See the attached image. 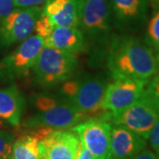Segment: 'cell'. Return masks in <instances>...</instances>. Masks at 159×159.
Listing matches in <instances>:
<instances>
[{"label": "cell", "instance_id": "1", "mask_svg": "<svg viewBox=\"0 0 159 159\" xmlns=\"http://www.w3.org/2000/svg\"><path fill=\"white\" fill-rule=\"evenodd\" d=\"M106 64L113 79L146 80L156 74V55L148 43L127 34H112Z\"/></svg>", "mask_w": 159, "mask_h": 159}, {"label": "cell", "instance_id": "2", "mask_svg": "<svg viewBox=\"0 0 159 159\" xmlns=\"http://www.w3.org/2000/svg\"><path fill=\"white\" fill-rule=\"evenodd\" d=\"M112 13L110 0H80L78 29L86 40L92 62L106 57L112 36Z\"/></svg>", "mask_w": 159, "mask_h": 159}, {"label": "cell", "instance_id": "3", "mask_svg": "<svg viewBox=\"0 0 159 159\" xmlns=\"http://www.w3.org/2000/svg\"><path fill=\"white\" fill-rule=\"evenodd\" d=\"M29 102L33 111L20 122L23 128L71 129L87 119L85 114L58 94L36 93L31 96Z\"/></svg>", "mask_w": 159, "mask_h": 159}, {"label": "cell", "instance_id": "4", "mask_svg": "<svg viewBox=\"0 0 159 159\" xmlns=\"http://www.w3.org/2000/svg\"><path fill=\"white\" fill-rule=\"evenodd\" d=\"M106 86L105 80L96 75L74 74L57 86V94L85 114L87 119L102 118L110 115L102 106Z\"/></svg>", "mask_w": 159, "mask_h": 159}, {"label": "cell", "instance_id": "5", "mask_svg": "<svg viewBox=\"0 0 159 159\" xmlns=\"http://www.w3.org/2000/svg\"><path fill=\"white\" fill-rule=\"evenodd\" d=\"M77 67L78 60L75 55L43 46L32 71L35 83L44 89H50L72 77Z\"/></svg>", "mask_w": 159, "mask_h": 159}, {"label": "cell", "instance_id": "6", "mask_svg": "<svg viewBox=\"0 0 159 159\" xmlns=\"http://www.w3.org/2000/svg\"><path fill=\"white\" fill-rule=\"evenodd\" d=\"M159 119V99L145 89L141 97L129 107L111 119L112 125H122L145 140Z\"/></svg>", "mask_w": 159, "mask_h": 159}, {"label": "cell", "instance_id": "7", "mask_svg": "<svg viewBox=\"0 0 159 159\" xmlns=\"http://www.w3.org/2000/svg\"><path fill=\"white\" fill-rule=\"evenodd\" d=\"M43 46V39L36 34L22 41L14 51L0 60V82L28 75Z\"/></svg>", "mask_w": 159, "mask_h": 159}, {"label": "cell", "instance_id": "8", "mask_svg": "<svg viewBox=\"0 0 159 159\" xmlns=\"http://www.w3.org/2000/svg\"><path fill=\"white\" fill-rule=\"evenodd\" d=\"M42 12V7L16 8L0 20V49L21 43L30 36Z\"/></svg>", "mask_w": 159, "mask_h": 159}, {"label": "cell", "instance_id": "9", "mask_svg": "<svg viewBox=\"0 0 159 159\" xmlns=\"http://www.w3.org/2000/svg\"><path fill=\"white\" fill-rule=\"evenodd\" d=\"M111 125L109 118H90L74 125L71 130L97 159H108Z\"/></svg>", "mask_w": 159, "mask_h": 159}, {"label": "cell", "instance_id": "10", "mask_svg": "<svg viewBox=\"0 0 159 159\" xmlns=\"http://www.w3.org/2000/svg\"><path fill=\"white\" fill-rule=\"evenodd\" d=\"M105 89L102 106L111 118L129 107L142 95L148 81L135 79H113Z\"/></svg>", "mask_w": 159, "mask_h": 159}, {"label": "cell", "instance_id": "11", "mask_svg": "<svg viewBox=\"0 0 159 159\" xmlns=\"http://www.w3.org/2000/svg\"><path fill=\"white\" fill-rule=\"evenodd\" d=\"M80 140L71 129H56L39 142L40 159H75Z\"/></svg>", "mask_w": 159, "mask_h": 159}, {"label": "cell", "instance_id": "12", "mask_svg": "<svg viewBox=\"0 0 159 159\" xmlns=\"http://www.w3.org/2000/svg\"><path fill=\"white\" fill-rule=\"evenodd\" d=\"M146 148L144 138L122 125H111L108 159H130Z\"/></svg>", "mask_w": 159, "mask_h": 159}, {"label": "cell", "instance_id": "13", "mask_svg": "<svg viewBox=\"0 0 159 159\" xmlns=\"http://www.w3.org/2000/svg\"><path fill=\"white\" fill-rule=\"evenodd\" d=\"M80 0H46L42 13L52 25L64 28H78Z\"/></svg>", "mask_w": 159, "mask_h": 159}, {"label": "cell", "instance_id": "14", "mask_svg": "<svg viewBox=\"0 0 159 159\" xmlns=\"http://www.w3.org/2000/svg\"><path fill=\"white\" fill-rule=\"evenodd\" d=\"M44 46L51 47L70 54L86 51V40L78 28H64L53 26L43 39Z\"/></svg>", "mask_w": 159, "mask_h": 159}, {"label": "cell", "instance_id": "15", "mask_svg": "<svg viewBox=\"0 0 159 159\" xmlns=\"http://www.w3.org/2000/svg\"><path fill=\"white\" fill-rule=\"evenodd\" d=\"M111 13L120 28L142 24L146 19L147 0H110Z\"/></svg>", "mask_w": 159, "mask_h": 159}, {"label": "cell", "instance_id": "16", "mask_svg": "<svg viewBox=\"0 0 159 159\" xmlns=\"http://www.w3.org/2000/svg\"><path fill=\"white\" fill-rule=\"evenodd\" d=\"M26 104L25 98L15 84L0 89V119L8 125L20 126Z\"/></svg>", "mask_w": 159, "mask_h": 159}, {"label": "cell", "instance_id": "17", "mask_svg": "<svg viewBox=\"0 0 159 159\" xmlns=\"http://www.w3.org/2000/svg\"><path fill=\"white\" fill-rule=\"evenodd\" d=\"M39 140L29 133L22 132V134L15 138L11 157L12 159H40Z\"/></svg>", "mask_w": 159, "mask_h": 159}, {"label": "cell", "instance_id": "18", "mask_svg": "<svg viewBox=\"0 0 159 159\" xmlns=\"http://www.w3.org/2000/svg\"><path fill=\"white\" fill-rule=\"evenodd\" d=\"M147 42L157 51H159V9L156 11L147 27Z\"/></svg>", "mask_w": 159, "mask_h": 159}, {"label": "cell", "instance_id": "19", "mask_svg": "<svg viewBox=\"0 0 159 159\" xmlns=\"http://www.w3.org/2000/svg\"><path fill=\"white\" fill-rule=\"evenodd\" d=\"M15 138L14 133L0 129V159H6L11 155Z\"/></svg>", "mask_w": 159, "mask_h": 159}, {"label": "cell", "instance_id": "20", "mask_svg": "<svg viewBox=\"0 0 159 159\" xmlns=\"http://www.w3.org/2000/svg\"><path fill=\"white\" fill-rule=\"evenodd\" d=\"M148 142L151 146V148H153V150L157 154L159 153V119L157 121V123L155 124L154 127L149 134L148 136Z\"/></svg>", "mask_w": 159, "mask_h": 159}, {"label": "cell", "instance_id": "21", "mask_svg": "<svg viewBox=\"0 0 159 159\" xmlns=\"http://www.w3.org/2000/svg\"><path fill=\"white\" fill-rule=\"evenodd\" d=\"M16 9L13 0H0V20L8 16Z\"/></svg>", "mask_w": 159, "mask_h": 159}, {"label": "cell", "instance_id": "22", "mask_svg": "<svg viewBox=\"0 0 159 159\" xmlns=\"http://www.w3.org/2000/svg\"><path fill=\"white\" fill-rule=\"evenodd\" d=\"M16 8H29L40 6L44 4L46 0H13Z\"/></svg>", "mask_w": 159, "mask_h": 159}, {"label": "cell", "instance_id": "23", "mask_svg": "<svg viewBox=\"0 0 159 159\" xmlns=\"http://www.w3.org/2000/svg\"><path fill=\"white\" fill-rule=\"evenodd\" d=\"M146 89L152 92L159 99V77L154 75L151 79L148 80L146 84Z\"/></svg>", "mask_w": 159, "mask_h": 159}, {"label": "cell", "instance_id": "24", "mask_svg": "<svg viewBox=\"0 0 159 159\" xmlns=\"http://www.w3.org/2000/svg\"><path fill=\"white\" fill-rule=\"evenodd\" d=\"M75 159H97L93 154L91 153L90 151L86 148L85 146L80 142V145L79 151L77 154V157Z\"/></svg>", "mask_w": 159, "mask_h": 159}, {"label": "cell", "instance_id": "25", "mask_svg": "<svg viewBox=\"0 0 159 159\" xmlns=\"http://www.w3.org/2000/svg\"><path fill=\"white\" fill-rule=\"evenodd\" d=\"M130 159H157V157L156 154L146 148Z\"/></svg>", "mask_w": 159, "mask_h": 159}, {"label": "cell", "instance_id": "26", "mask_svg": "<svg viewBox=\"0 0 159 159\" xmlns=\"http://www.w3.org/2000/svg\"><path fill=\"white\" fill-rule=\"evenodd\" d=\"M156 63H157V71H156V76L159 77V51H157L156 55Z\"/></svg>", "mask_w": 159, "mask_h": 159}, {"label": "cell", "instance_id": "27", "mask_svg": "<svg viewBox=\"0 0 159 159\" xmlns=\"http://www.w3.org/2000/svg\"><path fill=\"white\" fill-rule=\"evenodd\" d=\"M150 1H151V3H152V5L155 8L159 9V0H150Z\"/></svg>", "mask_w": 159, "mask_h": 159}, {"label": "cell", "instance_id": "28", "mask_svg": "<svg viewBox=\"0 0 159 159\" xmlns=\"http://www.w3.org/2000/svg\"><path fill=\"white\" fill-rule=\"evenodd\" d=\"M7 125H8V124L6 123V121H4V120H2V119H0V129H2V128L6 127Z\"/></svg>", "mask_w": 159, "mask_h": 159}, {"label": "cell", "instance_id": "29", "mask_svg": "<svg viewBox=\"0 0 159 159\" xmlns=\"http://www.w3.org/2000/svg\"><path fill=\"white\" fill-rule=\"evenodd\" d=\"M6 159H12V158H11V155H10V156H9V157H7V158H6Z\"/></svg>", "mask_w": 159, "mask_h": 159}, {"label": "cell", "instance_id": "30", "mask_svg": "<svg viewBox=\"0 0 159 159\" xmlns=\"http://www.w3.org/2000/svg\"><path fill=\"white\" fill-rule=\"evenodd\" d=\"M157 159H159V153L157 154Z\"/></svg>", "mask_w": 159, "mask_h": 159}]
</instances>
